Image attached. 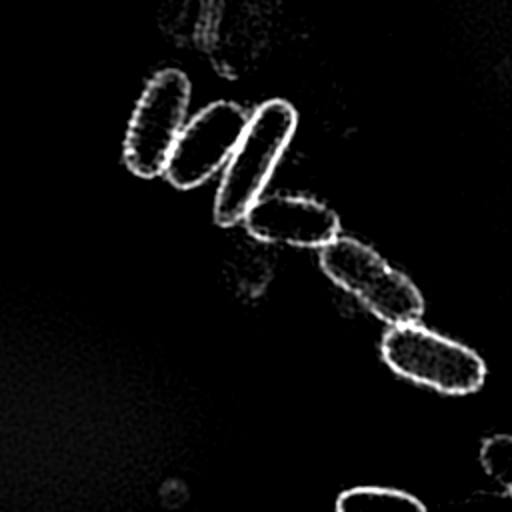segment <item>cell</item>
<instances>
[{
    "label": "cell",
    "instance_id": "6da1fadb",
    "mask_svg": "<svg viewBox=\"0 0 512 512\" xmlns=\"http://www.w3.org/2000/svg\"><path fill=\"white\" fill-rule=\"evenodd\" d=\"M296 110L286 100L264 102L228 160L214 200V220L232 226L262 198V192L296 130Z\"/></svg>",
    "mask_w": 512,
    "mask_h": 512
},
{
    "label": "cell",
    "instance_id": "7a4b0ae2",
    "mask_svg": "<svg viewBox=\"0 0 512 512\" xmlns=\"http://www.w3.org/2000/svg\"><path fill=\"white\" fill-rule=\"evenodd\" d=\"M320 266L334 284L390 326L418 322L424 312V298L410 278L356 238L336 236L320 248Z\"/></svg>",
    "mask_w": 512,
    "mask_h": 512
},
{
    "label": "cell",
    "instance_id": "3957f363",
    "mask_svg": "<svg viewBox=\"0 0 512 512\" xmlns=\"http://www.w3.org/2000/svg\"><path fill=\"white\" fill-rule=\"evenodd\" d=\"M380 352L394 374L440 394H474L486 380V364L472 348L418 322L390 326Z\"/></svg>",
    "mask_w": 512,
    "mask_h": 512
},
{
    "label": "cell",
    "instance_id": "277c9868",
    "mask_svg": "<svg viewBox=\"0 0 512 512\" xmlns=\"http://www.w3.org/2000/svg\"><path fill=\"white\" fill-rule=\"evenodd\" d=\"M188 102L190 82L176 68L158 72L146 84L124 140V162L132 174L152 178L166 170L184 130Z\"/></svg>",
    "mask_w": 512,
    "mask_h": 512
},
{
    "label": "cell",
    "instance_id": "5b68a950",
    "mask_svg": "<svg viewBox=\"0 0 512 512\" xmlns=\"http://www.w3.org/2000/svg\"><path fill=\"white\" fill-rule=\"evenodd\" d=\"M248 114L234 102H212L180 132L166 164V178L180 190L204 184L228 162L248 126Z\"/></svg>",
    "mask_w": 512,
    "mask_h": 512
},
{
    "label": "cell",
    "instance_id": "8992f818",
    "mask_svg": "<svg viewBox=\"0 0 512 512\" xmlns=\"http://www.w3.org/2000/svg\"><path fill=\"white\" fill-rule=\"evenodd\" d=\"M244 226L260 242L300 248H324L340 230L338 216L304 196H266L246 212Z\"/></svg>",
    "mask_w": 512,
    "mask_h": 512
},
{
    "label": "cell",
    "instance_id": "52a82bcc",
    "mask_svg": "<svg viewBox=\"0 0 512 512\" xmlns=\"http://www.w3.org/2000/svg\"><path fill=\"white\" fill-rule=\"evenodd\" d=\"M336 512H428L412 494L384 486H356L336 498Z\"/></svg>",
    "mask_w": 512,
    "mask_h": 512
},
{
    "label": "cell",
    "instance_id": "ba28073f",
    "mask_svg": "<svg viewBox=\"0 0 512 512\" xmlns=\"http://www.w3.org/2000/svg\"><path fill=\"white\" fill-rule=\"evenodd\" d=\"M480 464L484 472L512 494V434H494L482 442Z\"/></svg>",
    "mask_w": 512,
    "mask_h": 512
}]
</instances>
